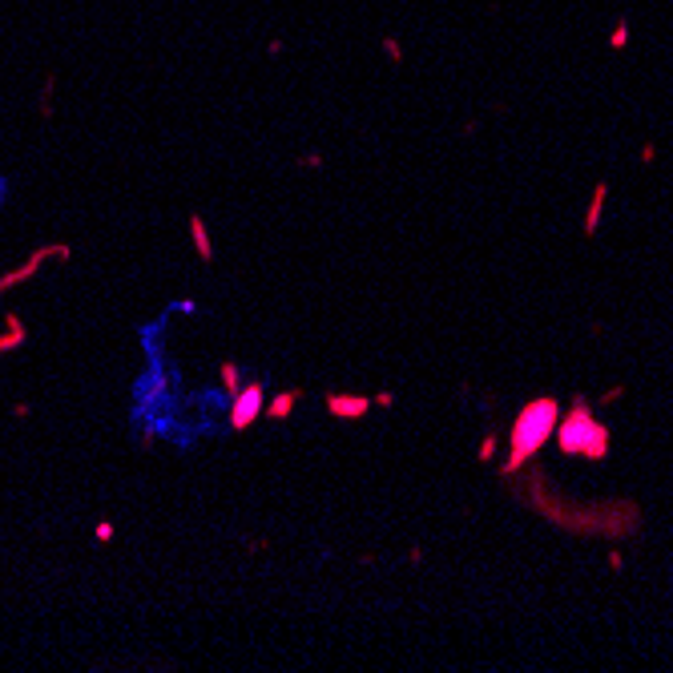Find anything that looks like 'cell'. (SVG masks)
I'll return each instance as SVG.
<instances>
[{
  "label": "cell",
  "instance_id": "obj_1",
  "mask_svg": "<svg viewBox=\"0 0 673 673\" xmlns=\"http://www.w3.org/2000/svg\"><path fill=\"white\" fill-rule=\"evenodd\" d=\"M548 423H552V403H536V407L529 412V419L520 423V440H524V444H520V451H529L532 444H536V435L545 432Z\"/></svg>",
  "mask_w": 673,
  "mask_h": 673
}]
</instances>
